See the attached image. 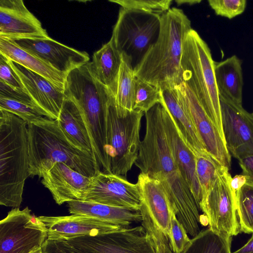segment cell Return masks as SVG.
<instances>
[{
  "label": "cell",
  "mask_w": 253,
  "mask_h": 253,
  "mask_svg": "<svg viewBox=\"0 0 253 253\" xmlns=\"http://www.w3.org/2000/svg\"><path fill=\"white\" fill-rule=\"evenodd\" d=\"M162 106L145 113L146 131L134 165L162 185L178 220L193 238L200 230L201 215L194 198L176 164L164 126Z\"/></svg>",
  "instance_id": "obj_1"
},
{
  "label": "cell",
  "mask_w": 253,
  "mask_h": 253,
  "mask_svg": "<svg viewBox=\"0 0 253 253\" xmlns=\"http://www.w3.org/2000/svg\"><path fill=\"white\" fill-rule=\"evenodd\" d=\"M191 29L182 9L172 7L161 14L158 39L134 68L135 76L161 90L182 84L181 59L185 37Z\"/></svg>",
  "instance_id": "obj_2"
},
{
  "label": "cell",
  "mask_w": 253,
  "mask_h": 253,
  "mask_svg": "<svg viewBox=\"0 0 253 253\" xmlns=\"http://www.w3.org/2000/svg\"><path fill=\"white\" fill-rule=\"evenodd\" d=\"M28 130L30 176L42 178L45 171L58 162L89 177L100 170L93 155L73 144L57 120L44 117L40 121L28 123Z\"/></svg>",
  "instance_id": "obj_3"
},
{
  "label": "cell",
  "mask_w": 253,
  "mask_h": 253,
  "mask_svg": "<svg viewBox=\"0 0 253 253\" xmlns=\"http://www.w3.org/2000/svg\"><path fill=\"white\" fill-rule=\"evenodd\" d=\"M28 123L0 110V204L19 208L29 174Z\"/></svg>",
  "instance_id": "obj_4"
},
{
  "label": "cell",
  "mask_w": 253,
  "mask_h": 253,
  "mask_svg": "<svg viewBox=\"0 0 253 253\" xmlns=\"http://www.w3.org/2000/svg\"><path fill=\"white\" fill-rule=\"evenodd\" d=\"M214 62L208 44L192 29L185 37L181 59L183 82L197 97L225 142Z\"/></svg>",
  "instance_id": "obj_5"
},
{
  "label": "cell",
  "mask_w": 253,
  "mask_h": 253,
  "mask_svg": "<svg viewBox=\"0 0 253 253\" xmlns=\"http://www.w3.org/2000/svg\"><path fill=\"white\" fill-rule=\"evenodd\" d=\"M143 114L137 110L126 114L119 113L115 97H110L107 116L106 152L111 173L126 178L136 161Z\"/></svg>",
  "instance_id": "obj_6"
},
{
  "label": "cell",
  "mask_w": 253,
  "mask_h": 253,
  "mask_svg": "<svg viewBox=\"0 0 253 253\" xmlns=\"http://www.w3.org/2000/svg\"><path fill=\"white\" fill-rule=\"evenodd\" d=\"M160 14L121 7L111 39L121 53L131 60L133 68L157 41Z\"/></svg>",
  "instance_id": "obj_7"
},
{
  "label": "cell",
  "mask_w": 253,
  "mask_h": 253,
  "mask_svg": "<svg viewBox=\"0 0 253 253\" xmlns=\"http://www.w3.org/2000/svg\"><path fill=\"white\" fill-rule=\"evenodd\" d=\"M229 169L221 166L209 190L202 195L200 209L208 220L209 229L217 235L232 237L240 232L235 193L231 186Z\"/></svg>",
  "instance_id": "obj_8"
},
{
  "label": "cell",
  "mask_w": 253,
  "mask_h": 253,
  "mask_svg": "<svg viewBox=\"0 0 253 253\" xmlns=\"http://www.w3.org/2000/svg\"><path fill=\"white\" fill-rule=\"evenodd\" d=\"M44 224L28 207L12 209L0 222V253H30L47 239Z\"/></svg>",
  "instance_id": "obj_9"
},
{
  "label": "cell",
  "mask_w": 253,
  "mask_h": 253,
  "mask_svg": "<svg viewBox=\"0 0 253 253\" xmlns=\"http://www.w3.org/2000/svg\"><path fill=\"white\" fill-rule=\"evenodd\" d=\"M179 101L195 126L207 152L221 165L231 168V155L217 128L183 82L175 87Z\"/></svg>",
  "instance_id": "obj_10"
},
{
  "label": "cell",
  "mask_w": 253,
  "mask_h": 253,
  "mask_svg": "<svg viewBox=\"0 0 253 253\" xmlns=\"http://www.w3.org/2000/svg\"><path fill=\"white\" fill-rule=\"evenodd\" d=\"M66 241L97 253H155L151 237L142 225Z\"/></svg>",
  "instance_id": "obj_11"
},
{
  "label": "cell",
  "mask_w": 253,
  "mask_h": 253,
  "mask_svg": "<svg viewBox=\"0 0 253 253\" xmlns=\"http://www.w3.org/2000/svg\"><path fill=\"white\" fill-rule=\"evenodd\" d=\"M82 201L140 211L141 196L137 183L126 177L100 170L91 177Z\"/></svg>",
  "instance_id": "obj_12"
},
{
  "label": "cell",
  "mask_w": 253,
  "mask_h": 253,
  "mask_svg": "<svg viewBox=\"0 0 253 253\" xmlns=\"http://www.w3.org/2000/svg\"><path fill=\"white\" fill-rule=\"evenodd\" d=\"M225 143L229 153L238 160L253 155V113L242 105L219 97Z\"/></svg>",
  "instance_id": "obj_13"
},
{
  "label": "cell",
  "mask_w": 253,
  "mask_h": 253,
  "mask_svg": "<svg viewBox=\"0 0 253 253\" xmlns=\"http://www.w3.org/2000/svg\"><path fill=\"white\" fill-rule=\"evenodd\" d=\"M38 218L45 225L48 241L68 240L86 236L101 235L125 227L80 214L61 216H40Z\"/></svg>",
  "instance_id": "obj_14"
},
{
  "label": "cell",
  "mask_w": 253,
  "mask_h": 253,
  "mask_svg": "<svg viewBox=\"0 0 253 253\" xmlns=\"http://www.w3.org/2000/svg\"><path fill=\"white\" fill-rule=\"evenodd\" d=\"M49 37L22 0H0V38L15 41Z\"/></svg>",
  "instance_id": "obj_15"
},
{
  "label": "cell",
  "mask_w": 253,
  "mask_h": 253,
  "mask_svg": "<svg viewBox=\"0 0 253 253\" xmlns=\"http://www.w3.org/2000/svg\"><path fill=\"white\" fill-rule=\"evenodd\" d=\"M14 41L24 49L67 75L73 70L89 62V56L86 52L65 45L50 37Z\"/></svg>",
  "instance_id": "obj_16"
},
{
  "label": "cell",
  "mask_w": 253,
  "mask_h": 253,
  "mask_svg": "<svg viewBox=\"0 0 253 253\" xmlns=\"http://www.w3.org/2000/svg\"><path fill=\"white\" fill-rule=\"evenodd\" d=\"M8 61L20 80L26 93L45 117L57 120L65 98L64 90L21 65L9 59Z\"/></svg>",
  "instance_id": "obj_17"
},
{
  "label": "cell",
  "mask_w": 253,
  "mask_h": 253,
  "mask_svg": "<svg viewBox=\"0 0 253 253\" xmlns=\"http://www.w3.org/2000/svg\"><path fill=\"white\" fill-rule=\"evenodd\" d=\"M42 178V183L59 205L73 200H83L91 179L61 162L54 164Z\"/></svg>",
  "instance_id": "obj_18"
},
{
  "label": "cell",
  "mask_w": 253,
  "mask_h": 253,
  "mask_svg": "<svg viewBox=\"0 0 253 253\" xmlns=\"http://www.w3.org/2000/svg\"><path fill=\"white\" fill-rule=\"evenodd\" d=\"M160 104L166 136L173 158L200 210L202 191L196 172V156L182 139L163 101Z\"/></svg>",
  "instance_id": "obj_19"
},
{
  "label": "cell",
  "mask_w": 253,
  "mask_h": 253,
  "mask_svg": "<svg viewBox=\"0 0 253 253\" xmlns=\"http://www.w3.org/2000/svg\"><path fill=\"white\" fill-rule=\"evenodd\" d=\"M137 183L141 196V209L156 226L168 236L173 211L162 185L148 174L141 172L138 176Z\"/></svg>",
  "instance_id": "obj_20"
},
{
  "label": "cell",
  "mask_w": 253,
  "mask_h": 253,
  "mask_svg": "<svg viewBox=\"0 0 253 253\" xmlns=\"http://www.w3.org/2000/svg\"><path fill=\"white\" fill-rule=\"evenodd\" d=\"M67 203L71 214L88 215L125 227L142 221L140 211L81 200H73Z\"/></svg>",
  "instance_id": "obj_21"
},
{
  "label": "cell",
  "mask_w": 253,
  "mask_h": 253,
  "mask_svg": "<svg viewBox=\"0 0 253 253\" xmlns=\"http://www.w3.org/2000/svg\"><path fill=\"white\" fill-rule=\"evenodd\" d=\"M0 53L42 76L58 88L64 90L67 74L58 71L41 59L24 49L14 41L0 38Z\"/></svg>",
  "instance_id": "obj_22"
},
{
  "label": "cell",
  "mask_w": 253,
  "mask_h": 253,
  "mask_svg": "<svg viewBox=\"0 0 253 253\" xmlns=\"http://www.w3.org/2000/svg\"><path fill=\"white\" fill-rule=\"evenodd\" d=\"M122 59V54L111 38L108 42L93 53L92 61L89 62L94 77L108 88L115 98L117 91Z\"/></svg>",
  "instance_id": "obj_23"
},
{
  "label": "cell",
  "mask_w": 253,
  "mask_h": 253,
  "mask_svg": "<svg viewBox=\"0 0 253 253\" xmlns=\"http://www.w3.org/2000/svg\"><path fill=\"white\" fill-rule=\"evenodd\" d=\"M214 70L219 97L242 105L241 60L234 55L221 62L214 61Z\"/></svg>",
  "instance_id": "obj_24"
},
{
  "label": "cell",
  "mask_w": 253,
  "mask_h": 253,
  "mask_svg": "<svg viewBox=\"0 0 253 253\" xmlns=\"http://www.w3.org/2000/svg\"><path fill=\"white\" fill-rule=\"evenodd\" d=\"M161 91L163 102L186 145L196 156L208 153L195 126L179 101L175 88Z\"/></svg>",
  "instance_id": "obj_25"
},
{
  "label": "cell",
  "mask_w": 253,
  "mask_h": 253,
  "mask_svg": "<svg viewBox=\"0 0 253 253\" xmlns=\"http://www.w3.org/2000/svg\"><path fill=\"white\" fill-rule=\"evenodd\" d=\"M56 120L66 137L73 144L81 150L93 155L94 157L88 132L82 114L76 104L66 96Z\"/></svg>",
  "instance_id": "obj_26"
},
{
  "label": "cell",
  "mask_w": 253,
  "mask_h": 253,
  "mask_svg": "<svg viewBox=\"0 0 253 253\" xmlns=\"http://www.w3.org/2000/svg\"><path fill=\"white\" fill-rule=\"evenodd\" d=\"M122 56L115 104L118 111L127 112L133 110L136 77L131 59L124 53Z\"/></svg>",
  "instance_id": "obj_27"
},
{
  "label": "cell",
  "mask_w": 253,
  "mask_h": 253,
  "mask_svg": "<svg viewBox=\"0 0 253 253\" xmlns=\"http://www.w3.org/2000/svg\"><path fill=\"white\" fill-rule=\"evenodd\" d=\"M232 237H224L209 228L201 231L192 239V244L185 253H232Z\"/></svg>",
  "instance_id": "obj_28"
},
{
  "label": "cell",
  "mask_w": 253,
  "mask_h": 253,
  "mask_svg": "<svg viewBox=\"0 0 253 253\" xmlns=\"http://www.w3.org/2000/svg\"><path fill=\"white\" fill-rule=\"evenodd\" d=\"M237 214L241 232H253V182L246 183L235 193Z\"/></svg>",
  "instance_id": "obj_29"
},
{
  "label": "cell",
  "mask_w": 253,
  "mask_h": 253,
  "mask_svg": "<svg viewBox=\"0 0 253 253\" xmlns=\"http://www.w3.org/2000/svg\"><path fill=\"white\" fill-rule=\"evenodd\" d=\"M0 110L10 112L28 123H35L45 117L33 102L15 100L0 96Z\"/></svg>",
  "instance_id": "obj_30"
},
{
  "label": "cell",
  "mask_w": 253,
  "mask_h": 253,
  "mask_svg": "<svg viewBox=\"0 0 253 253\" xmlns=\"http://www.w3.org/2000/svg\"><path fill=\"white\" fill-rule=\"evenodd\" d=\"M135 89L133 110L146 113L163 100L161 89L135 78Z\"/></svg>",
  "instance_id": "obj_31"
},
{
  "label": "cell",
  "mask_w": 253,
  "mask_h": 253,
  "mask_svg": "<svg viewBox=\"0 0 253 253\" xmlns=\"http://www.w3.org/2000/svg\"><path fill=\"white\" fill-rule=\"evenodd\" d=\"M196 172L202 197L215 181L222 165L208 153L196 156Z\"/></svg>",
  "instance_id": "obj_32"
},
{
  "label": "cell",
  "mask_w": 253,
  "mask_h": 253,
  "mask_svg": "<svg viewBox=\"0 0 253 253\" xmlns=\"http://www.w3.org/2000/svg\"><path fill=\"white\" fill-rule=\"evenodd\" d=\"M170 247L174 253H185L192 244V239L182 224L178 220L175 212L171 214L170 226L168 235Z\"/></svg>",
  "instance_id": "obj_33"
},
{
  "label": "cell",
  "mask_w": 253,
  "mask_h": 253,
  "mask_svg": "<svg viewBox=\"0 0 253 253\" xmlns=\"http://www.w3.org/2000/svg\"><path fill=\"white\" fill-rule=\"evenodd\" d=\"M109 1L127 9L162 14L169 10L171 0H111Z\"/></svg>",
  "instance_id": "obj_34"
},
{
  "label": "cell",
  "mask_w": 253,
  "mask_h": 253,
  "mask_svg": "<svg viewBox=\"0 0 253 253\" xmlns=\"http://www.w3.org/2000/svg\"><path fill=\"white\" fill-rule=\"evenodd\" d=\"M210 7L217 15L232 19L243 13L246 0H209Z\"/></svg>",
  "instance_id": "obj_35"
},
{
  "label": "cell",
  "mask_w": 253,
  "mask_h": 253,
  "mask_svg": "<svg viewBox=\"0 0 253 253\" xmlns=\"http://www.w3.org/2000/svg\"><path fill=\"white\" fill-rule=\"evenodd\" d=\"M44 253H97L66 240H46L42 247Z\"/></svg>",
  "instance_id": "obj_36"
},
{
  "label": "cell",
  "mask_w": 253,
  "mask_h": 253,
  "mask_svg": "<svg viewBox=\"0 0 253 253\" xmlns=\"http://www.w3.org/2000/svg\"><path fill=\"white\" fill-rule=\"evenodd\" d=\"M0 81L15 89L25 92L19 77L10 66L8 59L0 53Z\"/></svg>",
  "instance_id": "obj_37"
},
{
  "label": "cell",
  "mask_w": 253,
  "mask_h": 253,
  "mask_svg": "<svg viewBox=\"0 0 253 253\" xmlns=\"http://www.w3.org/2000/svg\"><path fill=\"white\" fill-rule=\"evenodd\" d=\"M0 96L15 100L33 102L26 92L18 91L1 81H0Z\"/></svg>",
  "instance_id": "obj_38"
},
{
  "label": "cell",
  "mask_w": 253,
  "mask_h": 253,
  "mask_svg": "<svg viewBox=\"0 0 253 253\" xmlns=\"http://www.w3.org/2000/svg\"><path fill=\"white\" fill-rule=\"evenodd\" d=\"M239 161L242 174L247 177V181L253 182V155L243 158Z\"/></svg>",
  "instance_id": "obj_39"
},
{
  "label": "cell",
  "mask_w": 253,
  "mask_h": 253,
  "mask_svg": "<svg viewBox=\"0 0 253 253\" xmlns=\"http://www.w3.org/2000/svg\"><path fill=\"white\" fill-rule=\"evenodd\" d=\"M247 177L243 174H239L235 175L232 178L231 181V186L235 193L237 190H239L246 182Z\"/></svg>",
  "instance_id": "obj_40"
},
{
  "label": "cell",
  "mask_w": 253,
  "mask_h": 253,
  "mask_svg": "<svg viewBox=\"0 0 253 253\" xmlns=\"http://www.w3.org/2000/svg\"><path fill=\"white\" fill-rule=\"evenodd\" d=\"M232 253H253V232L251 238L246 244Z\"/></svg>",
  "instance_id": "obj_41"
},
{
  "label": "cell",
  "mask_w": 253,
  "mask_h": 253,
  "mask_svg": "<svg viewBox=\"0 0 253 253\" xmlns=\"http://www.w3.org/2000/svg\"><path fill=\"white\" fill-rule=\"evenodd\" d=\"M175 2L177 3L178 5H181L182 4H186L189 5H193L194 4L199 3L201 2V0H176Z\"/></svg>",
  "instance_id": "obj_42"
},
{
  "label": "cell",
  "mask_w": 253,
  "mask_h": 253,
  "mask_svg": "<svg viewBox=\"0 0 253 253\" xmlns=\"http://www.w3.org/2000/svg\"><path fill=\"white\" fill-rule=\"evenodd\" d=\"M30 253H44L42 248L37 249L34 251L31 252Z\"/></svg>",
  "instance_id": "obj_43"
}]
</instances>
